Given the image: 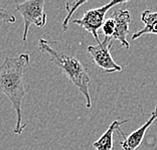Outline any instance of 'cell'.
<instances>
[{"label":"cell","instance_id":"obj_4","mask_svg":"<svg viewBox=\"0 0 157 150\" xmlns=\"http://www.w3.org/2000/svg\"><path fill=\"white\" fill-rule=\"evenodd\" d=\"M125 2H126V0H115V1H111V2L107 3L106 5L99 7V8L90 9L84 13L82 18L75 19L73 22L78 24V26L83 27L88 33H90L93 35V37L95 38V40L97 41V44H99V42H101V40H100V38H99L98 33L105 22L106 13L108 12L109 9H111L112 7H114L115 5L121 4V3H125Z\"/></svg>","mask_w":157,"mask_h":150},{"label":"cell","instance_id":"obj_3","mask_svg":"<svg viewBox=\"0 0 157 150\" xmlns=\"http://www.w3.org/2000/svg\"><path fill=\"white\" fill-rule=\"evenodd\" d=\"M44 4V0H28V1L15 3L16 11L19 12L23 18L24 30L22 41H26L31 24L38 28L44 27L46 24Z\"/></svg>","mask_w":157,"mask_h":150},{"label":"cell","instance_id":"obj_1","mask_svg":"<svg viewBox=\"0 0 157 150\" xmlns=\"http://www.w3.org/2000/svg\"><path fill=\"white\" fill-rule=\"evenodd\" d=\"M28 53L17 56H7L0 65V93L6 95L16 113V124L13 128L14 134H22L26 124H22V101L25 96L24 89V70L29 65Z\"/></svg>","mask_w":157,"mask_h":150},{"label":"cell","instance_id":"obj_5","mask_svg":"<svg viewBox=\"0 0 157 150\" xmlns=\"http://www.w3.org/2000/svg\"><path fill=\"white\" fill-rule=\"evenodd\" d=\"M113 44V39L110 37L104 38V40L99 42L97 45H89L88 52L90 53L93 60L102 71L105 73L112 74L122 71L120 65L114 60L112 58L110 49Z\"/></svg>","mask_w":157,"mask_h":150},{"label":"cell","instance_id":"obj_12","mask_svg":"<svg viewBox=\"0 0 157 150\" xmlns=\"http://www.w3.org/2000/svg\"><path fill=\"white\" fill-rule=\"evenodd\" d=\"M0 21L5 23L13 24L16 22V18L12 13H10L6 8L0 5Z\"/></svg>","mask_w":157,"mask_h":150},{"label":"cell","instance_id":"obj_2","mask_svg":"<svg viewBox=\"0 0 157 150\" xmlns=\"http://www.w3.org/2000/svg\"><path fill=\"white\" fill-rule=\"evenodd\" d=\"M56 41H49L44 38H40L38 41V49L49 56L51 62L56 65L65 74L67 79L73 83L86 99V107L90 109L92 107V99L90 94V76L87 67L80 60L66 52H59L53 48L52 44Z\"/></svg>","mask_w":157,"mask_h":150},{"label":"cell","instance_id":"obj_11","mask_svg":"<svg viewBox=\"0 0 157 150\" xmlns=\"http://www.w3.org/2000/svg\"><path fill=\"white\" fill-rule=\"evenodd\" d=\"M102 31L103 33L106 37H110L112 38L113 34H114V31H115V21L112 18V17H110V18L106 19L104 24H103L102 26Z\"/></svg>","mask_w":157,"mask_h":150},{"label":"cell","instance_id":"obj_6","mask_svg":"<svg viewBox=\"0 0 157 150\" xmlns=\"http://www.w3.org/2000/svg\"><path fill=\"white\" fill-rule=\"evenodd\" d=\"M111 17L115 21V31H114L112 39L113 40H119L121 45L126 48H129L130 44L127 40V34L129 33L131 24V14L129 10H116V11H114Z\"/></svg>","mask_w":157,"mask_h":150},{"label":"cell","instance_id":"obj_9","mask_svg":"<svg viewBox=\"0 0 157 150\" xmlns=\"http://www.w3.org/2000/svg\"><path fill=\"white\" fill-rule=\"evenodd\" d=\"M141 20L142 22H144L145 25L140 30L132 34V40H135L145 34L157 35V12H153L151 10H144L141 14Z\"/></svg>","mask_w":157,"mask_h":150},{"label":"cell","instance_id":"obj_7","mask_svg":"<svg viewBox=\"0 0 157 150\" xmlns=\"http://www.w3.org/2000/svg\"><path fill=\"white\" fill-rule=\"evenodd\" d=\"M156 119H157V105L155 106L154 111L151 113V116L149 117V119L141 127H139L137 130L133 131L128 136L124 137V140L121 142V146H122L123 150H136L141 145L149 127L154 123V121Z\"/></svg>","mask_w":157,"mask_h":150},{"label":"cell","instance_id":"obj_10","mask_svg":"<svg viewBox=\"0 0 157 150\" xmlns=\"http://www.w3.org/2000/svg\"><path fill=\"white\" fill-rule=\"evenodd\" d=\"M88 2V0H84V1H67L66 3V10L67 11V15L66 16V18L63 21V31H67L69 29V22L72 15L80 8L82 5L86 4Z\"/></svg>","mask_w":157,"mask_h":150},{"label":"cell","instance_id":"obj_8","mask_svg":"<svg viewBox=\"0 0 157 150\" xmlns=\"http://www.w3.org/2000/svg\"><path fill=\"white\" fill-rule=\"evenodd\" d=\"M127 119L125 120H114L113 122L110 124L108 129L102 135L101 137L96 142L93 143V147L96 150H113V140H114V133L118 132L122 135L124 138L126 135L121 129V126L127 122Z\"/></svg>","mask_w":157,"mask_h":150}]
</instances>
